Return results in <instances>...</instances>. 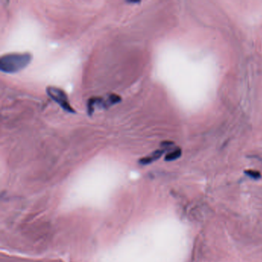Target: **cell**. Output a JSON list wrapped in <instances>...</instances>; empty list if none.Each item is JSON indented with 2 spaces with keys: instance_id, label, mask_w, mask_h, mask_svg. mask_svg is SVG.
I'll return each instance as SVG.
<instances>
[{
  "instance_id": "obj_3",
  "label": "cell",
  "mask_w": 262,
  "mask_h": 262,
  "mask_svg": "<svg viewBox=\"0 0 262 262\" xmlns=\"http://www.w3.org/2000/svg\"><path fill=\"white\" fill-rule=\"evenodd\" d=\"M166 150L167 149L163 148H161V149L156 150V151H153L149 156L141 159L139 161V163L142 165H149V164L152 163V162H156L158 159H160L162 155L166 151Z\"/></svg>"
},
{
  "instance_id": "obj_6",
  "label": "cell",
  "mask_w": 262,
  "mask_h": 262,
  "mask_svg": "<svg viewBox=\"0 0 262 262\" xmlns=\"http://www.w3.org/2000/svg\"><path fill=\"white\" fill-rule=\"evenodd\" d=\"M127 3L128 4H140V1H127Z\"/></svg>"
},
{
  "instance_id": "obj_4",
  "label": "cell",
  "mask_w": 262,
  "mask_h": 262,
  "mask_svg": "<svg viewBox=\"0 0 262 262\" xmlns=\"http://www.w3.org/2000/svg\"><path fill=\"white\" fill-rule=\"evenodd\" d=\"M182 149L180 148H174L173 151L165 156V160L166 162H172V161L177 160L182 156Z\"/></svg>"
},
{
  "instance_id": "obj_2",
  "label": "cell",
  "mask_w": 262,
  "mask_h": 262,
  "mask_svg": "<svg viewBox=\"0 0 262 262\" xmlns=\"http://www.w3.org/2000/svg\"><path fill=\"white\" fill-rule=\"evenodd\" d=\"M47 93L53 101L59 104L64 111L69 113H76L74 108L70 105L68 96L63 90L54 86H48Z\"/></svg>"
},
{
  "instance_id": "obj_5",
  "label": "cell",
  "mask_w": 262,
  "mask_h": 262,
  "mask_svg": "<svg viewBox=\"0 0 262 262\" xmlns=\"http://www.w3.org/2000/svg\"><path fill=\"white\" fill-rule=\"evenodd\" d=\"M245 173L247 176L251 178V179H255V180H257V179H260V177H261L260 173L259 171H255V170H246Z\"/></svg>"
},
{
  "instance_id": "obj_1",
  "label": "cell",
  "mask_w": 262,
  "mask_h": 262,
  "mask_svg": "<svg viewBox=\"0 0 262 262\" xmlns=\"http://www.w3.org/2000/svg\"><path fill=\"white\" fill-rule=\"evenodd\" d=\"M33 56L30 53H10L0 59V70L3 73L14 74L25 69L31 62Z\"/></svg>"
}]
</instances>
